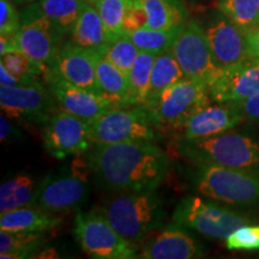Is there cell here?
I'll return each mask as SVG.
<instances>
[{"label": "cell", "instance_id": "1", "mask_svg": "<svg viewBox=\"0 0 259 259\" xmlns=\"http://www.w3.org/2000/svg\"><path fill=\"white\" fill-rule=\"evenodd\" d=\"M87 163L102 189L115 193L155 191L169 171V158L153 142L94 144Z\"/></svg>", "mask_w": 259, "mask_h": 259}, {"label": "cell", "instance_id": "2", "mask_svg": "<svg viewBox=\"0 0 259 259\" xmlns=\"http://www.w3.org/2000/svg\"><path fill=\"white\" fill-rule=\"evenodd\" d=\"M102 211L116 232L131 242L157 231L164 220L163 204L156 190L118 193Z\"/></svg>", "mask_w": 259, "mask_h": 259}, {"label": "cell", "instance_id": "3", "mask_svg": "<svg viewBox=\"0 0 259 259\" xmlns=\"http://www.w3.org/2000/svg\"><path fill=\"white\" fill-rule=\"evenodd\" d=\"M179 151L196 164L213 163L259 171V142L231 130L212 137L181 141Z\"/></svg>", "mask_w": 259, "mask_h": 259}, {"label": "cell", "instance_id": "4", "mask_svg": "<svg viewBox=\"0 0 259 259\" xmlns=\"http://www.w3.org/2000/svg\"><path fill=\"white\" fill-rule=\"evenodd\" d=\"M197 166L194 190L202 196L232 205H252L259 202V171L213 163Z\"/></svg>", "mask_w": 259, "mask_h": 259}, {"label": "cell", "instance_id": "5", "mask_svg": "<svg viewBox=\"0 0 259 259\" xmlns=\"http://www.w3.org/2000/svg\"><path fill=\"white\" fill-rule=\"evenodd\" d=\"M74 236L79 247L96 259L137 258L132 242L116 232L102 210L78 211L74 219Z\"/></svg>", "mask_w": 259, "mask_h": 259}, {"label": "cell", "instance_id": "6", "mask_svg": "<svg viewBox=\"0 0 259 259\" xmlns=\"http://www.w3.org/2000/svg\"><path fill=\"white\" fill-rule=\"evenodd\" d=\"M171 221L212 239H226L236 228L251 223V220L241 213L199 197L181 199L174 209Z\"/></svg>", "mask_w": 259, "mask_h": 259}, {"label": "cell", "instance_id": "7", "mask_svg": "<svg viewBox=\"0 0 259 259\" xmlns=\"http://www.w3.org/2000/svg\"><path fill=\"white\" fill-rule=\"evenodd\" d=\"M156 126L151 113L144 106L134 108L114 107L92 122L94 144L157 141Z\"/></svg>", "mask_w": 259, "mask_h": 259}, {"label": "cell", "instance_id": "8", "mask_svg": "<svg viewBox=\"0 0 259 259\" xmlns=\"http://www.w3.org/2000/svg\"><path fill=\"white\" fill-rule=\"evenodd\" d=\"M210 101L208 84L185 77L164 90L147 109L158 125L177 128Z\"/></svg>", "mask_w": 259, "mask_h": 259}, {"label": "cell", "instance_id": "9", "mask_svg": "<svg viewBox=\"0 0 259 259\" xmlns=\"http://www.w3.org/2000/svg\"><path fill=\"white\" fill-rule=\"evenodd\" d=\"M181 70L187 78L211 82L221 70L210 48L203 25L197 21H189L171 47Z\"/></svg>", "mask_w": 259, "mask_h": 259}, {"label": "cell", "instance_id": "10", "mask_svg": "<svg viewBox=\"0 0 259 259\" xmlns=\"http://www.w3.org/2000/svg\"><path fill=\"white\" fill-rule=\"evenodd\" d=\"M78 161L72 163V169L60 174L47 176L40 183L35 206L57 213L76 209L85 202L89 196L87 166L77 167Z\"/></svg>", "mask_w": 259, "mask_h": 259}, {"label": "cell", "instance_id": "11", "mask_svg": "<svg viewBox=\"0 0 259 259\" xmlns=\"http://www.w3.org/2000/svg\"><path fill=\"white\" fill-rule=\"evenodd\" d=\"M21 19V29L15 35L18 50L31 60L50 67L59 53L63 36L41 14L36 3L22 11Z\"/></svg>", "mask_w": 259, "mask_h": 259}, {"label": "cell", "instance_id": "12", "mask_svg": "<svg viewBox=\"0 0 259 259\" xmlns=\"http://www.w3.org/2000/svg\"><path fill=\"white\" fill-rule=\"evenodd\" d=\"M92 124L67 112H58L46 121L44 147L51 156L64 160L93 148Z\"/></svg>", "mask_w": 259, "mask_h": 259}, {"label": "cell", "instance_id": "13", "mask_svg": "<svg viewBox=\"0 0 259 259\" xmlns=\"http://www.w3.org/2000/svg\"><path fill=\"white\" fill-rule=\"evenodd\" d=\"M107 46L101 48H84L71 42L60 48L53 64L50 66V70L79 88L103 95L97 82L96 65L97 60L105 56Z\"/></svg>", "mask_w": 259, "mask_h": 259}, {"label": "cell", "instance_id": "14", "mask_svg": "<svg viewBox=\"0 0 259 259\" xmlns=\"http://www.w3.org/2000/svg\"><path fill=\"white\" fill-rule=\"evenodd\" d=\"M45 76L51 93L63 111L78 116L90 124L106 112L118 107L109 97L74 85L52 72L50 67L45 72Z\"/></svg>", "mask_w": 259, "mask_h": 259}, {"label": "cell", "instance_id": "15", "mask_svg": "<svg viewBox=\"0 0 259 259\" xmlns=\"http://www.w3.org/2000/svg\"><path fill=\"white\" fill-rule=\"evenodd\" d=\"M53 94L44 84L0 87V106L9 119H24L32 122H46L53 106Z\"/></svg>", "mask_w": 259, "mask_h": 259}, {"label": "cell", "instance_id": "16", "mask_svg": "<svg viewBox=\"0 0 259 259\" xmlns=\"http://www.w3.org/2000/svg\"><path fill=\"white\" fill-rule=\"evenodd\" d=\"M212 101L236 103L259 94V64L253 61L221 67L209 83Z\"/></svg>", "mask_w": 259, "mask_h": 259}, {"label": "cell", "instance_id": "17", "mask_svg": "<svg viewBox=\"0 0 259 259\" xmlns=\"http://www.w3.org/2000/svg\"><path fill=\"white\" fill-rule=\"evenodd\" d=\"M203 28L220 66H232L248 60L247 36L222 12L208 21Z\"/></svg>", "mask_w": 259, "mask_h": 259}, {"label": "cell", "instance_id": "18", "mask_svg": "<svg viewBox=\"0 0 259 259\" xmlns=\"http://www.w3.org/2000/svg\"><path fill=\"white\" fill-rule=\"evenodd\" d=\"M244 119V115L233 103H209L177 128L183 135L181 141H194L229 131Z\"/></svg>", "mask_w": 259, "mask_h": 259}, {"label": "cell", "instance_id": "19", "mask_svg": "<svg viewBox=\"0 0 259 259\" xmlns=\"http://www.w3.org/2000/svg\"><path fill=\"white\" fill-rule=\"evenodd\" d=\"M203 254V246L186 228L173 223L148 239L142 246L138 257L144 259H193L202 257Z\"/></svg>", "mask_w": 259, "mask_h": 259}, {"label": "cell", "instance_id": "20", "mask_svg": "<svg viewBox=\"0 0 259 259\" xmlns=\"http://www.w3.org/2000/svg\"><path fill=\"white\" fill-rule=\"evenodd\" d=\"M61 220L38 206H23L0 213V231L47 232L57 228Z\"/></svg>", "mask_w": 259, "mask_h": 259}, {"label": "cell", "instance_id": "21", "mask_svg": "<svg viewBox=\"0 0 259 259\" xmlns=\"http://www.w3.org/2000/svg\"><path fill=\"white\" fill-rule=\"evenodd\" d=\"M71 42L84 48H101L109 44L105 24L95 6L84 2L71 31Z\"/></svg>", "mask_w": 259, "mask_h": 259}, {"label": "cell", "instance_id": "22", "mask_svg": "<svg viewBox=\"0 0 259 259\" xmlns=\"http://www.w3.org/2000/svg\"><path fill=\"white\" fill-rule=\"evenodd\" d=\"M40 183L27 173L16 174L0 186V212L34 206L36 204Z\"/></svg>", "mask_w": 259, "mask_h": 259}, {"label": "cell", "instance_id": "23", "mask_svg": "<svg viewBox=\"0 0 259 259\" xmlns=\"http://www.w3.org/2000/svg\"><path fill=\"white\" fill-rule=\"evenodd\" d=\"M147 14V28L170 29L187 22L183 0H138Z\"/></svg>", "mask_w": 259, "mask_h": 259}, {"label": "cell", "instance_id": "24", "mask_svg": "<svg viewBox=\"0 0 259 259\" xmlns=\"http://www.w3.org/2000/svg\"><path fill=\"white\" fill-rule=\"evenodd\" d=\"M183 78H185V74L181 70L171 48L163 53L157 54L154 61L153 72H151L150 90H149L147 102L144 105L145 108L153 105L157 97L167 88Z\"/></svg>", "mask_w": 259, "mask_h": 259}, {"label": "cell", "instance_id": "25", "mask_svg": "<svg viewBox=\"0 0 259 259\" xmlns=\"http://www.w3.org/2000/svg\"><path fill=\"white\" fill-rule=\"evenodd\" d=\"M155 58H156V54L139 51L134 66L127 74L128 106H144L147 102Z\"/></svg>", "mask_w": 259, "mask_h": 259}, {"label": "cell", "instance_id": "26", "mask_svg": "<svg viewBox=\"0 0 259 259\" xmlns=\"http://www.w3.org/2000/svg\"><path fill=\"white\" fill-rule=\"evenodd\" d=\"M97 82L103 95L112 99L118 107H127L128 77L105 56L97 60Z\"/></svg>", "mask_w": 259, "mask_h": 259}, {"label": "cell", "instance_id": "27", "mask_svg": "<svg viewBox=\"0 0 259 259\" xmlns=\"http://www.w3.org/2000/svg\"><path fill=\"white\" fill-rule=\"evenodd\" d=\"M45 232L0 231V258H30L46 242Z\"/></svg>", "mask_w": 259, "mask_h": 259}, {"label": "cell", "instance_id": "28", "mask_svg": "<svg viewBox=\"0 0 259 259\" xmlns=\"http://www.w3.org/2000/svg\"><path fill=\"white\" fill-rule=\"evenodd\" d=\"M41 14L51 22L61 36L71 34L83 8V0H38Z\"/></svg>", "mask_w": 259, "mask_h": 259}, {"label": "cell", "instance_id": "29", "mask_svg": "<svg viewBox=\"0 0 259 259\" xmlns=\"http://www.w3.org/2000/svg\"><path fill=\"white\" fill-rule=\"evenodd\" d=\"M184 25L185 24L177 25L170 29L142 28L125 35L131 38L132 42L139 48V51L150 52L157 56L173 47Z\"/></svg>", "mask_w": 259, "mask_h": 259}, {"label": "cell", "instance_id": "30", "mask_svg": "<svg viewBox=\"0 0 259 259\" xmlns=\"http://www.w3.org/2000/svg\"><path fill=\"white\" fill-rule=\"evenodd\" d=\"M218 8L246 35L259 25V0H220Z\"/></svg>", "mask_w": 259, "mask_h": 259}, {"label": "cell", "instance_id": "31", "mask_svg": "<svg viewBox=\"0 0 259 259\" xmlns=\"http://www.w3.org/2000/svg\"><path fill=\"white\" fill-rule=\"evenodd\" d=\"M131 0H97L94 3L105 24L109 44L124 35V18Z\"/></svg>", "mask_w": 259, "mask_h": 259}, {"label": "cell", "instance_id": "32", "mask_svg": "<svg viewBox=\"0 0 259 259\" xmlns=\"http://www.w3.org/2000/svg\"><path fill=\"white\" fill-rule=\"evenodd\" d=\"M0 63L4 64L10 72L14 73L21 80H23L27 85H34V84L40 83L37 77L41 76L42 72H46L48 69V66L31 60L21 51L9 52V53L4 54V56H2Z\"/></svg>", "mask_w": 259, "mask_h": 259}, {"label": "cell", "instance_id": "33", "mask_svg": "<svg viewBox=\"0 0 259 259\" xmlns=\"http://www.w3.org/2000/svg\"><path fill=\"white\" fill-rule=\"evenodd\" d=\"M138 53L139 48L132 42L131 38L122 35L107 46L105 57L125 74H128Z\"/></svg>", "mask_w": 259, "mask_h": 259}, {"label": "cell", "instance_id": "34", "mask_svg": "<svg viewBox=\"0 0 259 259\" xmlns=\"http://www.w3.org/2000/svg\"><path fill=\"white\" fill-rule=\"evenodd\" d=\"M226 247L233 251L259 250V225L241 226L226 238Z\"/></svg>", "mask_w": 259, "mask_h": 259}, {"label": "cell", "instance_id": "35", "mask_svg": "<svg viewBox=\"0 0 259 259\" xmlns=\"http://www.w3.org/2000/svg\"><path fill=\"white\" fill-rule=\"evenodd\" d=\"M21 25V15H18L10 0H0V35L15 36Z\"/></svg>", "mask_w": 259, "mask_h": 259}, {"label": "cell", "instance_id": "36", "mask_svg": "<svg viewBox=\"0 0 259 259\" xmlns=\"http://www.w3.org/2000/svg\"><path fill=\"white\" fill-rule=\"evenodd\" d=\"M142 28H147V14L138 0H131L124 18V35Z\"/></svg>", "mask_w": 259, "mask_h": 259}, {"label": "cell", "instance_id": "37", "mask_svg": "<svg viewBox=\"0 0 259 259\" xmlns=\"http://www.w3.org/2000/svg\"><path fill=\"white\" fill-rule=\"evenodd\" d=\"M233 105L236 106L245 119L259 124V94L248 97L244 101L233 103Z\"/></svg>", "mask_w": 259, "mask_h": 259}, {"label": "cell", "instance_id": "38", "mask_svg": "<svg viewBox=\"0 0 259 259\" xmlns=\"http://www.w3.org/2000/svg\"><path fill=\"white\" fill-rule=\"evenodd\" d=\"M248 60L259 64V25L247 35Z\"/></svg>", "mask_w": 259, "mask_h": 259}, {"label": "cell", "instance_id": "39", "mask_svg": "<svg viewBox=\"0 0 259 259\" xmlns=\"http://www.w3.org/2000/svg\"><path fill=\"white\" fill-rule=\"evenodd\" d=\"M17 85H27L23 80L16 77L6 69L5 65L0 63V87H17Z\"/></svg>", "mask_w": 259, "mask_h": 259}, {"label": "cell", "instance_id": "40", "mask_svg": "<svg viewBox=\"0 0 259 259\" xmlns=\"http://www.w3.org/2000/svg\"><path fill=\"white\" fill-rule=\"evenodd\" d=\"M14 134L15 127L10 122L8 116L2 114V116H0V141H2V143L9 141V138H11V136Z\"/></svg>", "mask_w": 259, "mask_h": 259}, {"label": "cell", "instance_id": "41", "mask_svg": "<svg viewBox=\"0 0 259 259\" xmlns=\"http://www.w3.org/2000/svg\"><path fill=\"white\" fill-rule=\"evenodd\" d=\"M19 51L17 47L15 36H2L0 35V56L9 53V52Z\"/></svg>", "mask_w": 259, "mask_h": 259}, {"label": "cell", "instance_id": "42", "mask_svg": "<svg viewBox=\"0 0 259 259\" xmlns=\"http://www.w3.org/2000/svg\"><path fill=\"white\" fill-rule=\"evenodd\" d=\"M12 2H15L16 4H23V3H30V2H34V0H12Z\"/></svg>", "mask_w": 259, "mask_h": 259}, {"label": "cell", "instance_id": "43", "mask_svg": "<svg viewBox=\"0 0 259 259\" xmlns=\"http://www.w3.org/2000/svg\"><path fill=\"white\" fill-rule=\"evenodd\" d=\"M85 2H88V3H90V4H94V3H95V2H97V0H85Z\"/></svg>", "mask_w": 259, "mask_h": 259}, {"label": "cell", "instance_id": "44", "mask_svg": "<svg viewBox=\"0 0 259 259\" xmlns=\"http://www.w3.org/2000/svg\"><path fill=\"white\" fill-rule=\"evenodd\" d=\"M83 2H85V0H83Z\"/></svg>", "mask_w": 259, "mask_h": 259}]
</instances>
